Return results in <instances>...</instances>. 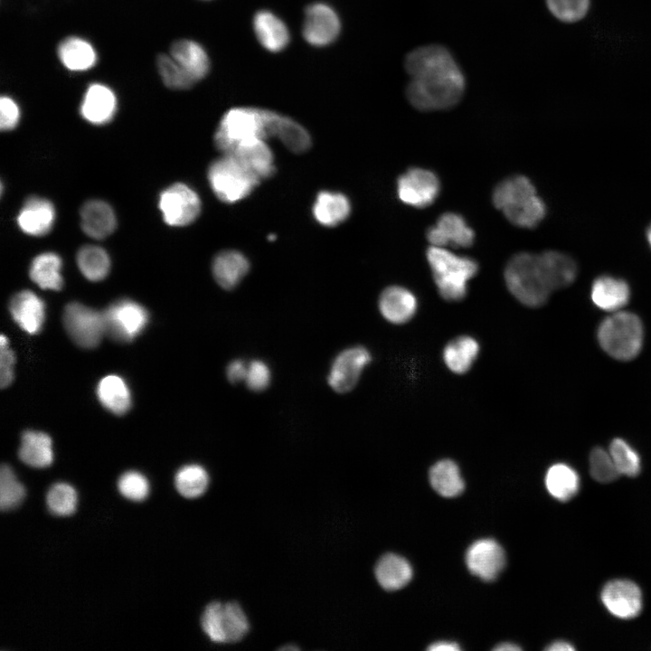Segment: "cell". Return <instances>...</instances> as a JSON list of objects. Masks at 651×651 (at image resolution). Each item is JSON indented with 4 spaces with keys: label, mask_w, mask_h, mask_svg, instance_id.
I'll list each match as a JSON object with an SVG mask.
<instances>
[{
    "label": "cell",
    "mask_w": 651,
    "mask_h": 651,
    "mask_svg": "<svg viewBox=\"0 0 651 651\" xmlns=\"http://www.w3.org/2000/svg\"><path fill=\"white\" fill-rule=\"evenodd\" d=\"M253 30L259 42L272 52L283 51L289 43L290 34L286 24L269 10H260L253 17Z\"/></svg>",
    "instance_id": "cell-21"
},
{
    "label": "cell",
    "mask_w": 651,
    "mask_h": 651,
    "mask_svg": "<svg viewBox=\"0 0 651 651\" xmlns=\"http://www.w3.org/2000/svg\"><path fill=\"white\" fill-rule=\"evenodd\" d=\"M156 68L163 83L169 89L188 90L196 83L170 54H159L156 58Z\"/></svg>",
    "instance_id": "cell-39"
},
{
    "label": "cell",
    "mask_w": 651,
    "mask_h": 651,
    "mask_svg": "<svg viewBox=\"0 0 651 651\" xmlns=\"http://www.w3.org/2000/svg\"><path fill=\"white\" fill-rule=\"evenodd\" d=\"M260 181L275 171L274 156L266 140L258 139L237 146L230 153Z\"/></svg>",
    "instance_id": "cell-24"
},
{
    "label": "cell",
    "mask_w": 651,
    "mask_h": 651,
    "mask_svg": "<svg viewBox=\"0 0 651 651\" xmlns=\"http://www.w3.org/2000/svg\"><path fill=\"white\" fill-rule=\"evenodd\" d=\"M25 489L17 481L12 468L3 464L0 468V509L8 511L16 507L24 499Z\"/></svg>",
    "instance_id": "cell-40"
},
{
    "label": "cell",
    "mask_w": 651,
    "mask_h": 651,
    "mask_svg": "<svg viewBox=\"0 0 651 651\" xmlns=\"http://www.w3.org/2000/svg\"><path fill=\"white\" fill-rule=\"evenodd\" d=\"M280 649H293V650H296V649H298V647H297V646H292L281 647Z\"/></svg>",
    "instance_id": "cell-56"
},
{
    "label": "cell",
    "mask_w": 651,
    "mask_h": 651,
    "mask_svg": "<svg viewBox=\"0 0 651 651\" xmlns=\"http://www.w3.org/2000/svg\"><path fill=\"white\" fill-rule=\"evenodd\" d=\"M248 366L242 360H234L227 367L226 374L231 383H237L245 380Z\"/></svg>",
    "instance_id": "cell-51"
},
{
    "label": "cell",
    "mask_w": 651,
    "mask_h": 651,
    "mask_svg": "<svg viewBox=\"0 0 651 651\" xmlns=\"http://www.w3.org/2000/svg\"><path fill=\"white\" fill-rule=\"evenodd\" d=\"M80 220L83 231L94 239L108 236L117 225L113 209L100 200L85 203L80 210Z\"/></svg>",
    "instance_id": "cell-25"
},
{
    "label": "cell",
    "mask_w": 651,
    "mask_h": 651,
    "mask_svg": "<svg viewBox=\"0 0 651 651\" xmlns=\"http://www.w3.org/2000/svg\"><path fill=\"white\" fill-rule=\"evenodd\" d=\"M118 487L123 496L133 501L144 500L149 492L146 478L137 471L123 474L118 482Z\"/></svg>",
    "instance_id": "cell-47"
},
{
    "label": "cell",
    "mask_w": 651,
    "mask_h": 651,
    "mask_svg": "<svg viewBox=\"0 0 651 651\" xmlns=\"http://www.w3.org/2000/svg\"><path fill=\"white\" fill-rule=\"evenodd\" d=\"M644 339L639 317L630 312L616 311L599 326L598 341L601 348L615 359L628 361L641 351Z\"/></svg>",
    "instance_id": "cell-6"
},
{
    "label": "cell",
    "mask_w": 651,
    "mask_h": 651,
    "mask_svg": "<svg viewBox=\"0 0 651 651\" xmlns=\"http://www.w3.org/2000/svg\"><path fill=\"white\" fill-rule=\"evenodd\" d=\"M427 239L432 246L467 248L474 243L475 232L462 215L448 212L428 229Z\"/></svg>",
    "instance_id": "cell-15"
},
{
    "label": "cell",
    "mask_w": 651,
    "mask_h": 651,
    "mask_svg": "<svg viewBox=\"0 0 651 651\" xmlns=\"http://www.w3.org/2000/svg\"><path fill=\"white\" fill-rule=\"evenodd\" d=\"M591 476L601 483L614 481L620 475L609 452L595 448L590 455Z\"/></svg>",
    "instance_id": "cell-45"
},
{
    "label": "cell",
    "mask_w": 651,
    "mask_h": 651,
    "mask_svg": "<svg viewBox=\"0 0 651 651\" xmlns=\"http://www.w3.org/2000/svg\"><path fill=\"white\" fill-rule=\"evenodd\" d=\"M46 504L52 514L61 516L70 515L76 509V491L68 484H54L47 493Z\"/></svg>",
    "instance_id": "cell-41"
},
{
    "label": "cell",
    "mask_w": 651,
    "mask_h": 651,
    "mask_svg": "<svg viewBox=\"0 0 651 651\" xmlns=\"http://www.w3.org/2000/svg\"><path fill=\"white\" fill-rule=\"evenodd\" d=\"M20 119V109L16 102L9 96L0 99V127L4 131L16 127Z\"/></svg>",
    "instance_id": "cell-50"
},
{
    "label": "cell",
    "mask_w": 651,
    "mask_h": 651,
    "mask_svg": "<svg viewBox=\"0 0 651 651\" xmlns=\"http://www.w3.org/2000/svg\"><path fill=\"white\" fill-rule=\"evenodd\" d=\"M494 649L496 651H517L520 650L521 647L512 643H502Z\"/></svg>",
    "instance_id": "cell-54"
},
{
    "label": "cell",
    "mask_w": 651,
    "mask_h": 651,
    "mask_svg": "<svg viewBox=\"0 0 651 651\" xmlns=\"http://www.w3.org/2000/svg\"><path fill=\"white\" fill-rule=\"evenodd\" d=\"M426 256L440 297L448 302L464 299L468 281L478 272L477 262L432 245L427 250Z\"/></svg>",
    "instance_id": "cell-5"
},
{
    "label": "cell",
    "mask_w": 651,
    "mask_h": 651,
    "mask_svg": "<svg viewBox=\"0 0 651 651\" xmlns=\"http://www.w3.org/2000/svg\"><path fill=\"white\" fill-rule=\"evenodd\" d=\"M372 361L371 353L363 346H354L341 352L335 359L328 375L334 391L344 393L354 388L363 368Z\"/></svg>",
    "instance_id": "cell-13"
},
{
    "label": "cell",
    "mask_w": 651,
    "mask_h": 651,
    "mask_svg": "<svg viewBox=\"0 0 651 651\" xmlns=\"http://www.w3.org/2000/svg\"><path fill=\"white\" fill-rule=\"evenodd\" d=\"M277 112L250 107L233 108L222 118L214 142L223 154L258 139L272 137Z\"/></svg>",
    "instance_id": "cell-4"
},
{
    "label": "cell",
    "mask_w": 651,
    "mask_h": 651,
    "mask_svg": "<svg viewBox=\"0 0 651 651\" xmlns=\"http://www.w3.org/2000/svg\"><path fill=\"white\" fill-rule=\"evenodd\" d=\"M54 220L55 210L52 203L35 196L27 199L17 216L20 229L31 236H42L48 233Z\"/></svg>",
    "instance_id": "cell-20"
},
{
    "label": "cell",
    "mask_w": 651,
    "mask_h": 651,
    "mask_svg": "<svg viewBox=\"0 0 651 651\" xmlns=\"http://www.w3.org/2000/svg\"><path fill=\"white\" fill-rule=\"evenodd\" d=\"M466 563L468 570L484 580H493L505 564L503 548L492 539L475 542L467 549Z\"/></svg>",
    "instance_id": "cell-16"
},
{
    "label": "cell",
    "mask_w": 651,
    "mask_h": 651,
    "mask_svg": "<svg viewBox=\"0 0 651 651\" xmlns=\"http://www.w3.org/2000/svg\"><path fill=\"white\" fill-rule=\"evenodd\" d=\"M159 208L168 225L185 226L198 217L201 212V201L192 188L177 183L161 193Z\"/></svg>",
    "instance_id": "cell-11"
},
{
    "label": "cell",
    "mask_w": 651,
    "mask_h": 651,
    "mask_svg": "<svg viewBox=\"0 0 651 651\" xmlns=\"http://www.w3.org/2000/svg\"><path fill=\"white\" fill-rule=\"evenodd\" d=\"M504 278L510 293L529 307H542L556 290L544 251L514 254L505 266Z\"/></svg>",
    "instance_id": "cell-2"
},
{
    "label": "cell",
    "mask_w": 651,
    "mask_h": 651,
    "mask_svg": "<svg viewBox=\"0 0 651 651\" xmlns=\"http://www.w3.org/2000/svg\"><path fill=\"white\" fill-rule=\"evenodd\" d=\"M351 211L345 195L336 192L323 191L316 196L313 215L322 225L333 227L347 219Z\"/></svg>",
    "instance_id": "cell-29"
},
{
    "label": "cell",
    "mask_w": 651,
    "mask_h": 651,
    "mask_svg": "<svg viewBox=\"0 0 651 651\" xmlns=\"http://www.w3.org/2000/svg\"><path fill=\"white\" fill-rule=\"evenodd\" d=\"M574 646L566 641H555L546 647L548 651H573Z\"/></svg>",
    "instance_id": "cell-53"
},
{
    "label": "cell",
    "mask_w": 651,
    "mask_h": 651,
    "mask_svg": "<svg viewBox=\"0 0 651 651\" xmlns=\"http://www.w3.org/2000/svg\"><path fill=\"white\" fill-rule=\"evenodd\" d=\"M429 481L435 491L444 497L457 496L464 490L459 468L450 459L439 460L431 467Z\"/></svg>",
    "instance_id": "cell-34"
},
{
    "label": "cell",
    "mask_w": 651,
    "mask_h": 651,
    "mask_svg": "<svg viewBox=\"0 0 651 651\" xmlns=\"http://www.w3.org/2000/svg\"><path fill=\"white\" fill-rule=\"evenodd\" d=\"M97 396L107 410L117 415H123L131 406L129 389L118 375L102 378L97 386Z\"/></svg>",
    "instance_id": "cell-32"
},
{
    "label": "cell",
    "mask_w": 651,
    "mask_h": 651,
    "mask_svg": "<svg viewBox=\"0 0 651 651\" xmlns=\"http://www.w3.org/2000/svg\"><path fill=\"white\" fill-rule=\"evenodd\" d=\"M418 299L409 288L393 285L387 287L380 295V313L393 325H403L411 320L418 310Z\"/></svg>",
    "instance_id": "cell-17"
},
{
    "label": "cell",
    "mask_w": 651,
    "mask_h": 651,
    "mask_svg": "<svg viewBox=\"0 0 651 651\" xmlns=\"http://www.w3.org/2000/svg\"><path fill=\"white\" fill-rule=\"evenodd\" d=\"M647 240L651 246V226H650L649 230L647 231Z\"/></svg>",
    "instance_id": "cell-55"
},
{
    "label": "cell",
    "mask_w": 651,
    "mask_h": 651,
    "mask_svg": "<svg viewBox=\"0 0 651 651\" xmlns=\"http://www.w3.org/2000/svg\"><path fill=\"white\" fill-rule=\"evenodd\" d=\"M223 624L226 643L241 640L249 630V621L237 602L223 604Z\"/></svg>",
    "instance_id": "cell-43"
},
{
    "label": "cell",
    "mask_w": 651,
    "mask_h": 651,
    "mask_svg": "<svg viewBox=\"0 0 651 651\" xmlns=\"http://www.w3.org/2000/svg\"><path fill=\"white\" fill-rule=\"evenodd\" d=\"M601 600L612 615L623 619L637 617L642 609L641 590L628 580L609 581L602 589Z\"/></svg>",
    "instance_id": "cell-14"
},
{
    "label": "cell",
    "mask_w": 651,
    "mask_h": 651,
    "mask_svg": "<svg viewBox=\"0 0 651 651\" xmlns=\"http://www.w3.org/2000/svg\"><path fill=\"white\" fill-rule=\"evenodd\" d=\"M273 130V137L278 138L292 152L302 153L311 146L308 132L290 118L278 114Z\"/></svg>",
    "instance_id": "cell-36"
},
{
    "label": "cell",
    "mask_w": 651,
    "mask_h": 651,
    "mask_svg": "<svg viewBox=\"0 0 651 651\" xmlns=\"http://www.w3.org/2000/svg\"><path fill=\"white\" fill-rule=\"evenodd\" d=\"M404 68L410 76L406 87L409 102L421 111L448 109L462 99L465 75L451 52L440 44H429L410 52Z\"/></svg>",
    "instance_id": "cell-1"
},
{
    "label": "cell",
    "mask_w": 651,
    "mask_h": 651,
    "mask_svg": "<svg viewBox=\"0 0 651 651\" xmlns=\"http://www.w3.org/2000/svg\"><path fill=\"white\" fill-rule=\"evenodd\" d=\"M630 289L626 281L611 276H601L594 280L590 297L599 308L605 311H618L627 305Z\"/></svg>",
    "instance_id": "cell-23"
},
{
    "label": "cell",
    "mask_w": 651,
    "mask_h": 651,
    "mask_svg": "<svg viewBox=\"0 0 651 651\" xmlns=\"http://www.w3.org/2000/svg\"><path fill=\"white\" fill-rule=\"evenodd\" d=\"M57 54L63 67L74 72L91 69L98 59L92 44L78 36L63 39L58 45Z\"/></svg>",
    "instance_id": "cell-26"
},
{
    "label": "cell",
    "mask_w": 651,
    "mask_h": 651,
    "mask_svg": "<svg viewBox=\"0 0 651 651\" xmlns=\"http://www.w3.org/2000/svg\"><path fill=\"white\" fill-rule=\"evenodd\" d=\"M208 180L214 194L228 203L247 197L260 181L231 154H223L222 157L211 164Z\"/></svg>",
    "instance_id": "cell-7"
},
{
    "label": "cell",
    "mask_w": 651,
    "mask_h": 651,
    "mask_svg": "<svg viewBox=\"0 0 651 651\" xmlns=\"http://www.w3.org/2000/svg\"><path fill=\"white\" fill-rule=\"evenodd\" d=\"M102 314L106 334L120 342L135 339L148 322V313L146 308L129 299H122L111 304Z\"/></svg>",
    "instance_id": "cell-8"
},
{
    "label": "cell",
    "mask_w": 651,
    "mask_h": 651,
    "mask_svg": "<svg viewBox=\"0 0 651 651\" xmlns=\"http://www.w3.org/2000/svg\"><path fill=\"white\" fill-rule=\"evenodd\" d=\"M460 647L457 643L448 641L436 642L428 647V650L430 651H458Z\"/></svg>",
    "instance_id": "cell-52"
},
{
    "label": "cell",
    "mask_w": 651,
    "mask_h": 651,
    "mask_svg": "<svg viewBox=\"0 0 651 651\" xmlns=\"http://www.w3.org/2000/svg\"><path fill=\"white\" fill-rule=\"evenodd\" d=\"M18 456L30 467L38 468L49 467L53 460L52 439L46 433L40 431L24 432Z\"/></svg>",
    "instance_id": "cell-30"
},
{
    "label": "cell",
    "mask_w": 651,
    "mask_h": 651,
    "mask_svg": "<svg viewBox=\"0 0 651 651\" xmlns=\"http://www.w3.org/2000/svg\"><path fill=\"white\" fill-rule=\"evenodd\" d=\"M375 576L383 589L396 590L409 583L412 577V569L404 558L388 553L378 561Z\"/></svg>",
    "instance_id": "cell-31"
},
{
    "label": "cell",
    "mask_w": 651,
    "mask_h": 651,
    "mask_svg": "<svg viewBox=\"0 0 651 651\" xmlns=\"http://www.w3.org/2000/svg\"><path fill=\"white\" fill-rule=\"evenodd\" d=\"M247 387L253 392L264 391L270 381V372L268 365L262 361H252L248 365L246 374Z\"/></svg>",
    "instance_id": "cell-48"
},
{
    "label": "cell",
    "mask_w": 651,
    "mask_h": 651,
    "mask_svg": "<svg viewBox=\"0 0 651 651\" xmlns=\"http://www.w3.org/2000/svg\"><path fill=\"white\" fill-rule=\"evenodd\" d=\"M480 351L478 341L470 335H459L445 345L442 359L447 368L456 374L467 373Z\"/></svg>",
    "instance_id": "cell-27"
},
{
    "label": "cell",
    "mask_w": 651,
    "mask_h": 651,
    "mask_svg": "<svg viewBox=\"0 0 651 651\" xmlns=\"http://www.w3.org/2000/svg\"><path fill=\"white\" fill-rule=\"evenodd\" d=\"M77 263L83 276L91 281L103 279L110 268L108 253L102 248L93 245L84 246L79 250Z\"/></svg>",
    "instance_id": "cell-37"
},
{
    "label": "cell",
    "mask_w": 651,
    "mask_h": 651,
    "mask_svg": "<svg viewBox=\"0 0 651 651\" xmlns=\"http://www.w3.org/2000/svg\"><path fill=\"white\" fill-rule=\"evenodd\" d=\"M548 492L556 499L566 501L573 497L580 486L577 472L563 463L552 465L545 476Z\"/></svg>",
    "instance_id": "cell-35"
},
{
    "label": "cell",
    "mask_w": 651,
    "mask_h": 651,
    "mask_svg": "<svg viewBox=\"0 0 651 651\" xmlns=\"http://www.w3.org/2000/svg\"><path fill=\"white\" fill-rule=\"evenodd\" d=\"M341 21L333 7L314 3L307 7L303 23V37L311 45L325 47L339 36Z\"/></svg>",
    "instance_id": "cell-12"
},
{
    "label": "cell",
    "mask_w": 651,
    "mask_h": 651,
    "mask_svg": "<svg viewBox=\"0 0 651 651\" xmlns=\"http://www.w3.org/2000/svg\"><path fill=\"white\" fill-rule=\"evenodd\" d=\"M250 269L247 258L237 250H224L216 255L212 262V274L224 289H233Z\"/></svg>",
    "instance_id": "cell-28"
},
{
    "label": "cell",
    "mask_w": 651,
    "mask_h": 651,
    "mask_svg": "<svg viewBox=\"0 0 651 651\" xmlns=\"http://www.w3.org/2000/svg\"><path fill=\"white\" fill-rule=\"evenodd\" d=\"M493 203L514 225L534 228L544 218L546 208L533 183L524 175H513L494 189Z\"/></svg>",
    "instance_id": "cell-3"
},
{
    "label": "cell",
    "mask_w": 651,
    "mask_h": 651,
    "mask_svg": "<svg viewBox=\"0 0 651 651\" xmlns=\"http://www.w3.org/2000/svg\"><path fill=\"white\" fill-rule=\"evenodd\" d=\"M169 54L194 80H203L210 71V59L205 49L190 39L175 41Z\"/></svg>",
    "instance_id": "cell-22"
},
{
    "label": "cell",
    "mask_w": 651,
    "mask_h": 651,
    "mask_svg": "<svg viewBox=\"0 0 651 651\" xmlns=\"http://www.w3.org/2000/svg\"><path fill=\"white\" fill-rule=\"evenodd\" d=\"M9 309L13 319L24 331L32 335L40 332L44 322L45 306L33 292L23 290L15 294Z\"/></svg>",
    "instance_id": "cell-19"
},
{
    "label": "cell",
    "mask_w": 651,
    "mask_h": 651,
    "mask_svg": "<svg viewBox=\"0 0 651 651\" xmlns=\"http://www.w3.org/2000/svg\"><path fill=\"white\" fill-rule=\"evenodd\" d=\"M63 325L72 341L83 348L96 347L106 334L102 312L77 302L66 306Z\"/></svg>",
    "instance_id": "cell-9"
},
{
    "label": "cell",
    "mask_w": 651,
    "mask_h": 651,
    "mask_svg": "<svg viewBox=\"0 0 651 651\" xmlns=\"http://www.w3.org/2000/svg\"><path fill=\"white\" fill-rule=\"evenodd\" d=\"M175 484L177 491L183 496L195 498L202 495L207 489L209 476L200 465H186L176 473Z\"/></svg>",
    "instance_id": "cell-38"
},
{
    "label": "cell",
    "mask_w": 651,
    "mask_h": 651,
    "mask_svg": "<svg viewBox=\"0 0 651 651\" xmlns=\"http://www.w3.org/2000/svg\"><path fill=\"white\" fill-rule=\"evenodd\" d=\"M117 110V97L114 91L102 83H92L86 90L80 114L90 123L102 125L109 122Z\"/></svg>",
    "instance_id": "cell-18"
},
{
    "label": "cell",
    "mask_w": 651,
    "mask_h": 651,
    "mask_svg": "<svg viewBox=\"0 0 651 651\" xmlns=\"http://www.w3.org/2000/svg\"><path fill=\"white\" fill-rule=\"evenodd\" d=\"M549 11L557 19L571 23L580 20L588 12L590 0H545Z\"/></svg>",
    "instance_id": "cell-46"
},
{
    "label": "cell",
    "mask_w": 651,
    "mask_h": 651,
    "mask_svg": "<svg viewBox=\"0 0 651 651\" xmlns=\"http://www.w3.org/2000/svg\"><path fill=\"white\" fill-rule=\"evenodd\" d=\"M201 625L203 632L212 642L226 643L222 603L213 601L208 604L203 613Z\"/></svg>",
    "instance_id": "cell-44"
},
{
    "label": "cell",
    "mask_w": 651,
    "mask_h": 651,
    "mask_svg": "<svg viewBox=\"0 0 651 651\" xmlns=\"http://www.w3.org/2000/svg\"><path fill=\"white\" fill-rule=\"evenodd\" d=\"M61 259L52 252L36 256L30 266L32 280L43 289L60 290L63 285Z\"/></svg>",
    "instance_id": "cell-33"
},
{
    "label": "cell",
    "mask_w": 651,
    "mask_h": 651,
    "mask_svg": "<svg viewBox=\"0 0 651 651\" xmlns=\"http://www.w3.org/2000/svg\"><path fill=\"white\" fill-rule=\"evenodd\" d=\"M440 192L438 175L428 169L412 167L397 180L399 199L415 208H425L434 203Z\"/></svg>",
    "instance_id": "cell-10"
},
{
    "label": "cell",
    "mask_w": 651,
    "mask_h": 651,
    "mask_svg": "<svg viewBox=\"0 0 651 651\" xmlns=\"http://www.w3.org/2000/svg\"><path fill=\"white\" fill-rule=\"evenodd\" d=\"M609 453L619 472L627 476H636L640 472V458L637 451L622 439H615L609 447Z\"/></svg>",
    "instance_id": "cell-42"
},
{
    "label": "cell",
    "mask_w": 651,
    "mask_h": 651,
    "mask_svg": "<svg viewBox=\"0 0 651 651\" xmlns=\"http://www.w3.org/2000/svg\"><path fill=\"white\" fill-rule=\"evenodd\" d=\"M15 357L8 345V339L5 335L0 336V385L2 388L9 386L14 379V365Z\"/></svg>",
    "instance_id": "cell-49"
}]
</instances>
